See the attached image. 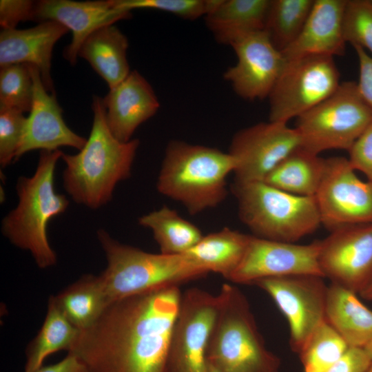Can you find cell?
<instances>
[{
  "instance_id": "cell-24",
  "label": "cell",
  "mask_w": 372,
  "mask_h": 372,
  "mask_svg": "<svg viewBox=\"0 0 372 372\" xmlns=\"http://www.w3.org/2000/svg\"><path fill=\"white\" fill-rule=\"evenodd\" d=\"M271 0H218L205 16L215 39L229 45L239 37L265 30Z\"/></svg>"
},
{
  "instance_id": "cell-3",
  "label": "cell",
  "mask_w": 372,
  "mask_h": 372,
  "mask_svg": "<svg viewBox=\"0 0 372 372\" xmlns=\"http://www.w3.org/2000/svg\"><path fill=\"white\" fill-rule=\"evenodd\" d=\"M62 154L60 149L41 151L34 174L19 178L18 204L1 222L3 235L14 246L28 251L41 269L56 263V254L48 238V225L69 205L65 196L54 189L56 165Z\"/></svg>"
},
{
  "instance_id": "cell-16",
  "label": "cell",
  "mask_w": 372,
  "mask_h": 372,
  "mask_svg": "<svg viewBox=\"0 0 372 372\" xmlns=\"http://www.w3.org/2000/svg\"><path fill=\"white\" fill-rule=\"evenodd\" d=\"M230 45L236 54L237 63L225 72L224 79L242 99L254 101L268 98L285 61L267 32L262 30L245 34Z\"/></svg>"
},
{
  "instance_id": "cell-35",
  "label": "cell",
  "mask_w": 372,
  "mask_h": 372,
  "mask_svg": "<svg viewBox=\"0 0 372 372\" xmlns=\"http://www.w3.org/2000/svg\"><path fill=\"white\" fill-rule=\"evenodd\" d=\"M26 118L19 110L0 107V164L2 167L15 161Z\"/></svg>"
},
{
  "instance_id": "cell-30",
  "label": "cell",
  "mask_w": 372,
  "mask_h": 372,
  "mask_svg": "<svg viewBox=\"0 0 372 372\" xmlns=\"http://www.w3.org/2000/svg\"><path fill=\"white\" fill-rule=\"evenodd\" d=\"M314 0H271L265 30L280 52L300 34Z\"/></svg>"
},
{
  "instance_id": "cell-38",
  "label": "cell",
  "mask_w": 372,
  "mask_h": 372,
  "mask_svg": "<svg viewBox=\"0 0 372 372\" xmlns=\"http://www.w3.org/2000/svg\"><path fill=\"white\" fill-rule=\"evenodd\" d=\"M372 364L364 348L350 347L345 354L324 372H366Z\"/></svg>"
},
{
  "instance_id": "cell-40",
  "label": "cell",
  "mask_w": 372,
  "mask_h": 372,
  "mask_svg": "<svg viewBox=\"0 0 372 372\" xmlns=\"http://www.w3.org/2000/svg\"><path fill=\"white\" fill-rule=\"evenodd\" d=\"M32 372H90L87 366L75 355L68 353L62 360L42 366Z\"/></svg>"
},
{
  "instance_id": "cell-7",
  "label": "cell",
  "mask_w": 372,
  "mask_h": 372,
  "mask_svg": "<svg viewBox=\"0 0 372 372\" xmlns=\"http://www.w3.org/2000/svg\"><path fill=\"white\" fill-rule=\"evenodd\" d=\"M240 220L255 236L295 242L322 224L316 196L292 194L264 181L234 183Z\"/></svg>"
},
{
  "instance_id": "cell-15",
  "label": "cell",
  "mask_w": 372,
  "mask_h": 372,
  "mask_svg": "<svg viewBox=\"0 0 372 372\" xmlns=\"http://www.w3.org/2000/svg\"><path fill=\"white\" fill-rule=\"evenodd\" d=\"M320 250V240L298 245L250 236L245 256L229 280L252 285L263 278L291 275L324 278L319 265Z\"/></svg>"
},
{
  "instance_id": "cell-10",
  "label": "cell",
  "mask_w": 372,
  "mask_h": 372,
  "mask_svg": "<svg viewBox=\"0 0 372 372\" xmlns=\"http://www.w3.org/2000/svg\"><path fill=\"white\" fill-rule=\"evenodd\" d=\"M218 297L198 288L182 293L172 329L166 372H204L206 351Z\"/></svg>"
},
{
  "instance_id": "cell-25",
  "label": "cell",
  "mask_w": 372,
  "mask_h": 372,
  "mask_svg": "<svg viewBox=\"0 0 372 372\" xmlns=\"http://www.w3.org/2000/svg\"><path fill=\"white\" fill-rule=\"evenodd\" d=\"M249 238V235L225 227L203 236L184 254L208 273H218L229 280L245 256Z\"/></svg>"
},
{
  "instance_id": "cell-20",
  "label": "cell",
  "mask_w": 372,
  "mask_h": 372,
  "mask_svg": "<svg viewBox=\"0 0 372 372\" xmlns=\"http://www.w3.org/2000/svg\"><path fill=\"white\" fill-rule=\"evenodd\" d=\"M68 29L59 22L45 21L23 30H2L0 33V65L26 63L36 66L46 90L52 93L51 60L55 43Z\"/></svg>"
},
{
  "instance_id": "cell-11",
  "label": "cell",
  "mask_w": 372,
  "mask_h": 372,
  "mask_svg": "<svg viewBox=\"0 0 372 372\" xmlns=\"http://www.w3.org/2000/svg\"><path fill=\"white\" fill-rule=\"evenodd\" d=\"M323 278L309 274L291 275L263 278L252 284L267 293L287 318L290 345L297 353L326 319L327 287Z\"/></svg>"
},
{
  "instance_id": "cell-14",
  "label": "cell",
  "mask_w": 372,
  "mask_h": 372,
  "mask_svg": "<svg viewBox=\"0 0 372 372\" xmlns=\"http://www.w3.org/2000/svg\"><path fill=\"white\" fill-rule=\"evenodd\" d=\"M324 278L355 293L372 279V223L343 226L320 240Z\"/></svg>"
},
{
  "instance_id": "cell-44",
  "label": "cell",
  "mask_w": 372,
  "mask_h": 372,
  "mask_svg": "<svg viewBox=\"0 0 372 372\" xmlns=\"http://www.w3.org/2000/svg\"><path fill=\"white\" fill-rule=\"evenodd\" d=\"M366 372H372V364Z\"/></svg>"
},
{
  "instance_id": "cell-37",
  "label": "cell",
  "mask_w": 372,
  "mask_h": 372,
  "mask_svg": "<svg viewBox=\"0 0 372 372\" xmlns=\"http://www.w3.org/2000/svg\"><path fill=\"white\" fill-rule=\"evenodd\" d=\"M35 1L1 0L0 25L2 30L15 29L21 21L33 20Z\"/></svg>"
},
{
  "instance_id": "cell-42",
  "label": "cell",
  "mask_w": 372,
  "mask_h": 372,
  "mask_svg": "<svg viewBox=\"0 0 372 372\" xmlns=\"http://www.w3.org/2000/svg\"><path fill=\"white\" fill-rule=\"evenodd\" d=\"M364 349L366 352L367 355L372 360V339L370 342L364 347Z\"/></svg>"
},
{
  "instance_id": "cell-32",
  "label": "cell",
  "mask_w": 372,
  "mask_h": 372,
  "mask_svg": "<svg viewBox=\"0 0 372 372\" xmlns=\"http://www.w3.org/2000/svg\"><path fill=\"white\" fill-rule=\"evenodd\" d=\"M33 99V79L30 66L16 63L1 67L0 107L23 113L31 110Z\"/></svg>"
},
{
  "instance_id": "cell-5",
  "label": "cell",
  "mask_w": 372,
  "mask_h": 372,
  "mask_svg": "<svg viewBox=\"0 0 372 372\" xmlns=\"http://www.w3.org/2000/svg\"><path fill=\"white\" fill-rule=\"evenodd\" d=\"M218 297L207 362L219 372H278L280 358L266 348L246 296L225 283Z\"/></svg>"
},
{
  "instance_id": "cell-22",
  "label": "cell",
  "mask_w": 372,
  "mask_h": 372,
  "mask_svg": "<svg viewBox=\"0 0 372 372\" xmlns=\"http://www.w3.org/2000/svg\"><path fill=\"white\" fill-rule=\"evenodd\" d=\"M127 48L125 35L114 24L107 25L85 39L78 56L86 60L111 90L131 72L127 59Z\"/></svg>"
},
{
  "instance_id": "cell-6",
  "label": "cell",
  "mask_w": 372,
  "mask_h": 372,
  "mask_svg": "<svg viewBox=\"0 0 372 372\" xmlns=\"http://www.w3.org/2000/svg\"><path fill=\"white\" fill-rule=\"evenodd\" d=\"M107 267L99 275L109 304L126 297L177 285L208 272L186 254H152L122 244L105 230L97 231Z\"/></svg>"
},
{
  "instance_id": "cell-41",
  "label": "cell",
  "mask_w": 372,
  "mask_h": 372,
  "mask_svg": "<svg viewBox=\"0 0 372 372\" xmlns=\"http://www.w3.org/2000/svg\"><path fill=\"white\" fill-rule=\"evenodd\" d=\"M360 294L364 299L372 300V279Z\"/></svg>"
},
{
  "instance_id": "cell-39",
  "label": "cell",
  "mask_w": 372,
  "mask_h": 372,
  "mask_svg": "<svg viewBox=\"0 0 372 372\" xmlns=\"http://www.w3.org/2000/svg\"><path fill=\"white\" fill-rule=\"evenodd\" d=\"M359 63V80L357 83L360 93L372 108V56L362 48L354 46Z\"/></svg>"
},
{
  "instance_id": "cell-34",
  "label": "cell",
  "mask_w": 372,
  "mask_h": 372,
  "mask_svg": "<svg viewBox=\"0 0 372 372\" xmlns=\"http://www.w3.org/2000/svg\"><path fill=\"white\" fill-rule=\"evenodd\" d=\"M113 3L116 8L123 10L153 9L188 20L205 17L207 12V0H113Z\"/></svg>"
},
{
  "instance_id": "cell-29",
  "label": "cell",
  "mask_w": 372,
  "mask_h": 372,
  "mask_svg": "<svg viewBox=\"0 0 372 372\" xmlns=\"http://www.w3.org/2000/svg\"><path fill=\"white\" fill-rule=\"evenodd\" d=\"M138 223L152 230L161 253L166 255L184 254L203 236L196 225L167 206L142 216Z\"/></svg>"
},
{
  "instance_id": "cell-13",
  "label": "cell",
  "mask_w": 372,
  "mask_h": 372,
  "mask_svg": "<svg viewBox=\"0 0 372 372\" xmlns=\"http://www.w3.org/2000/svg\"><path fill=\"white\" fill-rule=\"evenodd\" d=\"M301 146L298 130L285 123H259L238 131L229 153L236 163L235 183L263 181L285 157Z\"/></svg>"
},
{
  "instance_id": "cell-2",
  "label": "cell",
  "mask_w": 372,
  "mask_h": 372,
  "mask_svg": "<svg viewBox=\"0 0 372 372\" xmlns=\"http://www.w3.org/2000/svg\"><path fill=\"white\" fill-rule=\"evenodd\" d=\"M93 123L83 147L75 154L63 153V183L78 204L98 209L112 198L116 185L130 176L139 145L138 139L123 143L111 133L103 98L92 99Z\"/></svg>"
},
{
  "instance_id": "cell-21",
  "label": "cell",
  "mask_w": 372,
  "mask_h": 372,
  "mask_svg": "<svg viewBox=\"0 0 372 372\" xmlns=\"http://www.w3.org/2000/svg\"><path fill=\"white\" fill-rule=\"evenodd\" d=\"M346 0H314L298 38L281 53L285 61L309 55L334 57L344 53L343 32Z\"/></svg>"
},
{
  "instance_id": "cell-19",
  "label": "cell",
  "mask_w": 372,
  "mask_h": 372,
  "mask_svg": "<svg viewBox=\"0 0 372 372\" xmlns=\"http://www.w3.org/2000/svg\"><path fill=\"white\" fill-rule=\"evenodd\" d=\"M105 120L112 135L126 143L137 127L152 117L160 103L149 82L136 70L103 98Z\"/></svg>"
},
{
  "instance_id": "cell-1",
  "label": "cell",
  "mask_w": 372,
  "mask_h": 372,
  "mask_svg": "<svg viewBox=\"0 0 372 372\" xmlns=\"http://www.w3.org/2000/svg\"><path fill=\"white\" fill-rule=\"evenodd\" d=\"M182 293L172 285L110 304L68 351L90 372H166Z\"/></svg>"
},
{
  "instance_id": "cell-28",
  "label": "cell",
  "mask_w": 372,
  "mask_h": 372,
  "mask_svg": "<svg viewBox=\"0 0 372 372\" xmlns=\"http://www.w3.org/2000/svg\"><path fill=\"white\" fill-rule=\"evenodd\" d=\"M81 331L73 326L50 297L42 327L25 350L24 372H32L43 366L50 355L61 350L68 352L77 340Z\"/></svg>"
},
{
  "instance_id": "cell-4",
  "label": "cell",
  "mask_w": 372,
  "mask_h": 372,
  "mask_svg": "<svg viewBox=\"0 0 372 372\" xmlns=\"http://www.w3.org/2000/svg\"><path fill=\"white\" fill-rule=\"evenodd\" d=\"M236 166V160L229 152L173 141L165 150L157 189L196 214L225 200L226 179Z\"/></svg>"
},
{
  "instance_id": "cell-18",
  "label": "cell",
  "mask_w": 372,
  "mask_h": 372,
  "mask_svg": "<svg viewBox=\"0 0 372 372\" xmlns=\"http://www.w3.org/2000/svg\"><path fill=\"white\" fill-rule=\"evenodd\" d=\"M130 16V11L116 8L113 0H41L35 1L33 20L54 21L72 31V41L63 54L70 64L75 65L79 50L90 34Z\"/></svg>"
},
{
  "instance_id": "cell-43",
  "label": "cell",
  "mask_w": 372,
  "mask_h": 372,
  "mask_svg": "<svg viewBox=\"0 0 372 372\" xmlns=\"http://www.w3.org/2000/svg\"><path fill=\"white\" fill-rule=\"evenodd\" d=\"M204 372H219L212 365L207 362V366Z\"/></svg>"
},
{
  "instance_id": "cell-26",
  "label": "cell",
  "mask_w": 372,
  "mask_h": 372,
  "mask_svg": "<svg viewBox=\"0 0 372 372\" xmlns=\"http://www.w3.org/2000/svg\"><path fill=\"white\" fill-rule=\"evenodd\" d=\"M68 320L80 331L92 327L109 305L99 276L84 275L51 296Z\"/></svg>"
},
{
  "instance_id": "cell-8",
  "label": "cell",
  "mask_w": 372,
  "mask_h": 372,
  "mask_svg": "<svg viewBox=\"0 0 372 372\" xmlns=\"http://www.w3.org/2000/svg\"><path fill=\"white\" fill-rule=\"evenodd\" d=\"M301 147L318 155L333 149L349 150L372 123V108L357 83L344 81L327 99L297 118Z\"/></svg>"
},
{
  "instance_id": "cell-23",
  "label": "cell",
  "mask_w": 372,
  "mask_h": 372,
  "mask_svg": "<svg viewBox=\"0 0 372 372\" xmlns=\"http://www.w3.org/2000/svg\"><path fill=\"white\" fill-rule=\"evenodd\" d=\"M325 318L350 347L364 348L372 339V311L339 285L327 287Z\"/></svg>"
},
{
  "instance_id": "cell-12",
  "label": "cell",
  "mask_w": 372,
  "mask_h": 372,
  "mask_svg": "<svg viewBox=\"0 0 372 372\" xmlns=\"http://www.w3.org/2000/svg\"><path fill=\"white\" fill-rule=\"evenodd\" d=\"M315 196L322 223L331 231L372 223V182L359 178L348 158H325L322 178Z\"/></svg>"
},
{
  "instance_id": "cell-33",
  "label": "cell",
  "mask_w": 372,
  "mask_h": 372,
  "mask_svg": "<svg viewBox=\"0 0 372 372\" xmlns=\"http://www.w3.org/2000/svg\"><path fill=\"white\" fill-rule=\"evenodd\" d=\"M343 32L347 43L372 56V0H346Z\"/></svg>"
},
{
  "instance_id": "cell-36",
  "label": "cell",
  "mask_w": 372,
  "mask_h": 372,
  "mask_svg": "<svg viewBox=\"0 0 372 372\" xmlns=\"http://www.w3.org/2000/svg\"><path fill=\"white\" fill-rule=\"evenodd\" d=\"M350 165L362 172L372 182V123L349 150Z\"/></svg>"
},
{
  "instance_id": "cell-17",
  "label": "cell",
  "mask_w": 372,
  "mask_h": 372,
  "mask_svg": "<svg viewBox=\"0 0 372 372\" xmlns=\"http://www.w3.org/2000/svg\"><path fill=\"white\" fill-rule=\"evenodd\" d=\"M28 65L33 79L32 105L15 161L34 149L54 151L66 146L81 150L87 139L68 127L54 93H48L39 69Z\"/></svg>"
},
{
  "instance_id": "cell-31",
  "label": "cell",
  "mask_w": 372,
  "mask_h": 372,
  "mask_svg": "<svg viewBox=\"0 0 372 372\" xmlns=\"http://www.w3.org/2000/svg\"><path fill=\"white\" fill-rule=\"evenodd\" d=\"M349 348L325 319L314 330L298 354L304 372H324L338 361Z\"/></svg>"
},
{
  "instance_id": "cell-27",
  "label": "cell",
  "mask_w": 372,
  "mask_h": 372,
  "mask_svg": "<svg viewBox=\"0 0 372 372\" xmlns=\"http://www.w3.org/2000/svg\"><path fill=\"white\" fill-rule=\"evenodd\" d=\"M324 166L325 158L300 146L278 164L263 181L292 194L314 196L320 187Z\"/></svg>"
},
{
  "instance_id": "cell-9",
  "label": "cell",
  "mask_w": 372,
  "mask_h": 372,
  "mask_svg": "<svg viewBox=\"0 0 372 372\" xmlns=\"http://www.w3.org/2000/svg\"><path fill=\"white\" fill-rule=\"evenodd\" d=\"M333 58L309 55L285 61L268 96L269 121L287 123L330 96L341 83Z\"/></svg>"
}]
</instances>
